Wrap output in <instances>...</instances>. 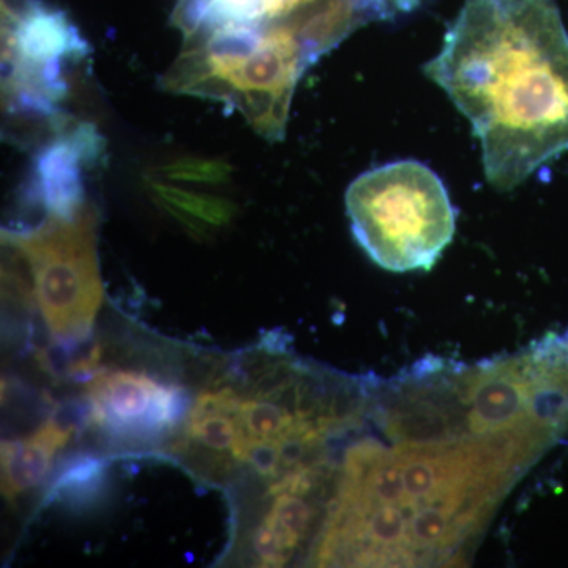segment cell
<instances>
[{
  "label": "cell",
  "mask_w": 568,
  "mask_h": 568,
  "mask_svg": "<svg viewBox=\"0 0 568 568\" xmlns=\"http://www.w3.org/2000/svg\"><path fill=\"white\" fill-rule=\"evenodd\" d=\"M424 71L473 125L493 189L568 152V33L552 0H466Z\"/></svg>",
  "instance_id": "6da1fadb"
},
{
  "label": "cell",
  "mask_w": 568,
  "mask_h": 568,
  "mask_svg": "<svg viewBox=\"0 0 568 568\" xmlns=\"http://www.w3.org/2000/svg\"><path fill=\"white\" fill-rule=\"evenodd\" d=\"M317 62L284 26L224 29L186 37L168 91L216 100L241 112L268 141H282L298 81Z\"/></svg>",
  "instance_id": "7a4b0ae2"
},
{
  "label": "cell",
  "mask_w": 568,
  "mask_h": 568,
  "mask_svg": "<svg viewBox=\"0 0 568 568\" xmlns=\"http://www.w3.org/2000/svg\"><path fill=\"white\" fill-rule=\"evenodd\" d=\"M355 241L379 267L429 271L450 244L457 213L439 175L399 160L358 175L346 192Z\"/></svg>",
  "instance_id": "3957f363"
},
{
  "label": "cell",
  "mask_w": 568,
  "mask_h": 568,
  "mask_svg": "<svg viewBox=\"0 0 568 568\" xmlns=\"http://www.w3.org/2000/svg\"><path fill=\"white\" fill-rule=\"evenodd\" d=\"M32 275V297L55 339L91 334L103 304L97 253V212L91 203L73 216L47 215L40 224L3 233Z\"/></svg>",
  "instance_id": "277c9868"
},
{
  "label": "cell",
  "mask_w": 568,
  "mask_h": 568,
  "mask_svg": "<svg viewBox=\"0 0 568 568\" xmlns=\"http://www.w3.org/2000/svg\"><path fill=\"white\" fill-rule=\"evenodd\" d=\"M2 36L7 111L58 125L67 67L85 54L84 40L65 14L39 0H3Z\"/></svg>",
  "instance_id": "5b68a950"
},
{
  "label": "cell",
  "mask_w": 568,
  "mask_h": 568,
  "mask_svg": "<svg viewBox=\"0 0 568 568\" xmlns=\"http://www.w3.org/2000/svg\"><path fill=\"white\" fill-rule=\"evenodd\" d=\"M91 420L119 443H151L173 432L189 410L185 388L145 373L102 372L88 390Z\"/></svg>",
  "instance_id": "8992f818"
},
{
  "label": "cell",
  "mask_w": 568,
  "mask_h": 568,
  "mask_svg": "<svg viewBox=\"0 0 568 568\" xmlns=\"http://www.w3.org/2000/svg\"><path fill=\"white\" fill-rule=\"evenodd\" d=\"M74 424L58 417L24 439L2 443V491L9 500L39 487L54 465L55 455L70 443Z\"/></svg>",
  "instance_id": "52a82bcc"
},
{
  "label": "cell",
  "mask_w": 568,
  "mask_h": 568,
  "mask_svg": "<svg viewBox=\"0 0 568 568\" xmlns=\"http://www.w3.org/2000/svg\"><path fill=\"white\" fill-rule=\"evenodd\" d=\"M108 487L104 459L92 454H74L59 466L44 495L43 506L63 504L70 508L91 507L102 499Z\"/></svg>",
  "instance_id": "ba28073f"
},
{
  "label": "cell",
  "mask_w": 568,
  "mask_h": 568,
  "mask_svg": "<svg viewBox=\"0 0 568 568\" xmlns=\"http://www.w3.org/2000/svg\"><path fill=\"white\" fill-rule=\"evenodd\" d=\"M263 0H179L174 24L183 36L224 31V29H254L260 22Z\"/></svg>",
  "instance_id": "9c48e42d"
},
{
  "label": "cell",
  "mask_w": 568,
  "mask_h": 568,
  "mask_svg": "<svg viewBox=\"0 0 568 568\" xmlns=\"http://www.w3.org/2000/svg\"><path fill=\"white\" fill-rule=\"evenodd\" d=\"M185 436L186 446L204 448L215 455L230 454L234 462L245 463L248 454L250 439L233 414H189Z\"/></svg>",
  "instance_id": "30bf717a"
},
{
  "label": "cell",
  "mask_w": 568,
  "mask_h": 568,
  "mask_svg": "<svg viewBox=\"0 0 568 568\" xmlns=\"http://www.w3.org/2000/svg\"><path fill=\"white\" fill-rule=\"evenodd\" d=\"M313 508L294 493H280L275 495L271 511L265 515L263 525L274 532L287 558L293 556L295 548L304 540L312 525Z\"/></svg>",
  "instance_id": "8fae6325"
},
{
  "label": "cell",
  "mask_w": 568,
  "mask_h": 568,
  "mask_svg": "<svg viewBox=\"0 0 568 568\" xmlns=\"http://www.w3.org/2000/svg\"><path fill=\"white\" fill-rule=\"evenodd\" d=\"M168 204L173 205L181 212L190 213L196 216L201 222L209 224H224L231 219V207L224 204L223 201L211 200V197L190 196L178 190L164 189V186H156Z\"/></svg>",
  "instance_id": "7c38bea8"
}]
</instances>
